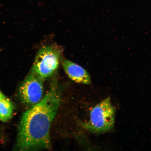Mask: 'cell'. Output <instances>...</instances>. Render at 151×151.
Masks as SVG:
<instances>
[{
	"label": "cell",
	"mask_w": 151,
	"mask_h": 151,
	"mask_svg": "<svg viewBox=\"0 0 151 151\" xmlns=\"http://www.w3.org/2000/svg\"><path fill=\"white\" fill-rule=\"evenodd\" d=\"M43 81L30 71L19 89V96L22 103L32 106L41 101L43 93Z\"/></svg>",
	"instance_id": "4"
},
{
	"label": "cell",
	"mask_w": 151,
	"mask_h": 151,
	"mask_svg": "<svg viewBox=\"0 0 151 151\" xmlns=\"http://www.w3.org/2000/svg\"><path fill=\"white\" fill-rule=\"evenodd\" d=\"M61 55L60 50L53 47H43L37 52L31 71L44 81L58 69Z\"/></svg>",
	"instance_id": "3"
},
{
	"label": "cell",
	"mask_w": 151,
	"mask_h": 151,
	"mask_svg": "<svg viewBox=\"0 0 151 151\" xmlns=\"http://www.w3.org/2000/svg\"><path fill=\"white\" fill-rule=\"evenodd\" d=\"M14 110V105L8 98H0V120L8 122L12 117Z\"/></svg>",
	"instance_id": "6"
},
{
	"label": "cell",
	"mask_w": 151,
	"mask_h": 151,
	"mask_svg": "<svg viewBox=\"0 0 151 151\" xmlns=\"http://www.w3.org/2000/svg\"><path fill=\"white\" fill-rule=\"evenodd\" d=\"M61 90L53 84L41 101L24 113L18 128L19 150H39L51 147V126L61 102Z\"/></svg>",
	"instance_id": "1"
},
{
	"label": "cell",
	"mask_w": 151,
	"mask_h": 151,
	"mask_svg": "<svg viewBox=\"0 0 151 151\" xmlns=\"http://www.w3.org/2000/svg\"><path fill=\"white\" fill-rule=\"evenodd\" d=\"M62 67L66 74L74 82L86 84H90L91 78L88 73L80 66L69 60H62Z\"/></svg>",
	"instance_id": "5"
},
{
	"label": "cell",
	"mask_w": 151,
	"mask_h": 151,
	"mask_svg": "<svg viewBox=\"0 0 151 151\" xmlns=\"http://www.w3.org/2000/svg\"><path fill=\"white\" fill-rule=\"evenodd\" d=\"M116 109L108 97L92 109L89 120L83 124V127L88 131L95 134H103L114 128Z\"/></svg>",
	"instance_id": "2"
},
{
	"label": "cell",
	"mask_w": 151,
	"mask_h": 151,
	"mask_svg": "<svg viewBox=\"0 0 151 151\" xmlns=\"http://www.w3.org/2000/svg\"><path fill=\"white\" fill-rule=\"evenodd\" d=\"M6 97V96L0 91V98H2Z\"/></svg>",
	"instance_id": "7"
}]
</instances>
